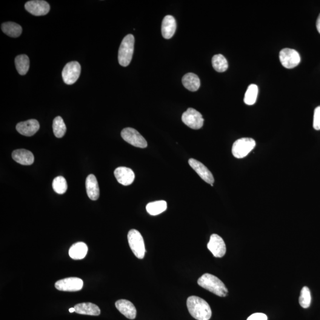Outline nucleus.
<instances>
[{
    "label": "nucleus",
    "instance_id": "23",
    "mask_svg": "<svg viewBox=\"0 0 320 320\" xmlns=\"http://www.w3.org/2000/svg\"><path fill=\"white\" fill-rule=\"evenodd\" d=\"M1 30L5 34L11 38H18L21 35L22 27L16 23L8 22L1 25Z\"/></svg>",
    "mask_w": 320,
    "mask_h": 320
},
{
    "label": "nucleus",
    "instance_id": "10",
    "mask_svg": "<svg viewBox=\"0 0 320 320\" xmlns=\"http://www.w3.org/2000/svg\"><path fill=\"white\" fill-rule=\"evenodd\" d=\"M55 286L59 291L76 292L81 290L83 287V281L78 278H68L57 281Z\"/></svg>",
    "mask_w": 320,
    "mask_h": 320
},
{
    "label": "nucleus",
    "instance_id": "8",
    "mask_svg": "<svg viewBox=\"0 0 320 320\" xmlns=\"http://www.w3.org/2000/svg\"><path fill=\"white\" fill-rule=\"evenodd\" d=\"M279 59L283 66L288 69H291L298 66L301 61V57L296 51L285 48L280 52Z\"/></svg>",
    "mask_w": 320,
    "mask_h": 320
},
{
    "label": "nucleus",
    "instance_id": "14",
    "mask_svg": "<svg viewBox=\"0 0 320 320\" xmlns=\"http://www.w3.org/2000/svg\"><path fill=\"white\" fill-rule=\"evenodd\" d=\"M39 122L36 119H30L28 121L19 123L16 125V130L22 135L31 136L35 135L39 130Z\"/></svg>",
    "mask_w": 320,
    "mask_h": 320
},
{
    "label": "nucleus",
    "instance_id": "26",
    "mask_svg": "<svg viewBox=\"0 0 320 320\" xmlns=\"http://www.w3.org/2000/svg\"><path fill=\"white\" fill-rule=\"evenodd\" d=\"M212 64L214 69L219 73L225 72L228 67L227 59L221 54H218L213 56Z\"/></svg>",
    "mask_w": 320,
    "mask_h": 320
},
{
    "label": "nucleus",
    "instance_id": "32",
    "mask_svg": "<svg viewBox=\"0 0 320 320\" xmlns=\"http://www.w3.org/2000/svg\"><path fill=\"white\" fill-rule=\"evenodd\" d=\"M247 320H267V317L263 313H255L250 316Z\"/></svg>",
    "mask_w": 320,
    "mask_h": 320
},
{
    "label": "nucleus",
    "instance_id": "17",
    "mask_svg": "<svg viewBox=\"0 0 320 320\" xmlns=\"http://www.w3.org/2000/svg\"><path fill=\"white\" fill-rule=\"evenodd\" d=\"M177 24L174 17L168 15L164 17L161 25V33L163 38L169 39L176 32Z\"/></svg>",
    "mask_w": 320,
    "mask_h": 320
},
{
    "label": "nucleus",
    "instance_id": "24",
    "mask_svg": "<svg viewBox=\"0 0 320 320\" xmlns=\"http://www.w3.org/2000/svg\"><path fill=\"white\" fill-rule=\"evenodd\" d=\"M167 202L164 201H159L150 202L147 204L146 210L151 215L156 216L161 213L167 210Z\"/></svg>",
    "mask_w": 320,
    "mask_h": 320
},
{
    "label": "nucleus",
    "instance_id": "21",
    "mask_svg": "<svg viewBox=\"0 0 320 320\" xmlns=\"http://www.w3.org/2000/svg\"><path fill=\"white\" fill-rule=\"evenodd\" d=\"M182 83L187 89L196 91L201 86V81L198 76L193 73H187L182 78Z\"/></svg>",
    "mask_w": 320,
    "mask_h": 320
},
{
    "label": "nucleus",
    "instance_id": "28",
    "mask_svg": "<svg viewBox=\"0 0 320 320\" xmlns=\"http://www.w3.org/2000/svg\"><path fill=\"white\" fill-rule=\"evenodd\" d=\"M258 87L256 84H251L248 86L245 93L244 102L247 105H253L255 104L258 95Z\"/></svg>",
    "mask_w": 320,
    "mask_h": 320
},
{
    "label": "nucleus",
    "instance_id": "12",
    "mask_svg": "<svg viewBox=\"0 0 320 320\" xmlns=\"http://www.w3.org/2000/svg\"><path fill=\"white\" fill-rule=\"evenodd\" d=\"M25 9L33 16H45L49 13L50 5L43 0H33L25 4Z\"/></svg>",
    "mask_w": 320,
    "mask_h": 320
},
{
    "label": "nucleus",
    "instance_id": "33",
    "mask_svg": "<svg viewBox=\"0 0 320 320\" xmlns=\"http://www.w3.org/2000/svg\"><path fill=\"white\" fill-rule=\"evenodd\" d=\"M316 27L317 30H318L320 34V14H319L318 19L317 20Z\"/></svg>",
    "mask_w": 320,
    "mask_h": 320
},
{
    "label": "nucleus",
    "instance_id": "27",
    "mask_svg": "<svg viewBox=\"0 0 320 320\" xmlns=\"http://www.w3.org/2000/svg\"><path fill=\"white\" fill-rule=\"evenodd\" d=\"M53 127L54 135L57 138H62L66 133V126L61 116H57L54 119Z\"/></svg>",
    "mask_w": 320,
    "mask_h": 320
},
{
    "label": "nucleus",
    "instance_id": "5",
    "mask_svg": "<svg viewBox=\"0 0 320 320\" xmlns=\"http://www.w3.org/2000/svg\"><path fill=\"white\" fill-rule=\"evenodd\" d=\"M256 147V141L250 138H240L234 143L232 148L233 156L237 159H243Z\"/></svg>",
    "mask_w": 320,
    "mask_h": 320
},
{
    "label": "nucleus",
    "instance_id": "29",
    "mask_svg": "<svg viewBox=\"0 0 320 320\" xmlns=\"http://www.w3.org/2000/svg\"><path fill=\"white\" fill-rule=\"evenodd\" d=\"M53 187L56 193L62 195L66 192L68 188L66 180L62 176L56 177L53 179Z\"/></svg>",
    "mask_w": 320,
    "mask_h": 320
},
{
    "label": "nucleus",
    "instance_id": "11",
    "mask_svg": "<svg viewBox=\"0 0 320 320\" xmlns=\"http://www.w3.org/2000/svg\"><path fill=\"white\" fill-rule=\"evenodd\" d=\"M207 247L215 258H222L226 253V245L224 240L217 234H213L211 236Z\"/></svg>",
    "mask_w": 320,
    "mask_h": 320
},
{
    "label": "nucleus",
    "instance_id": "3",
    "mask_svg": "<svg viewBox=\"0 0 320 320\" xmlns=\"http://www.w3.org/2000/svg\"><path fill=\"white\" fill-rule=\"evenodd\" d=\"M135 38L133 35L126 36L120 46L118 52V61L122 67H127L132 60Z\"/></svg>",
    "mask_w": 320,
    "mask_h": 320
},
{
    "label": "nucleus",
    "instance_id": "15",
    "mask_svg": "<svg viewBox=\"0 0 320 320\" xmlns=\"http://www.w3.org/2000/svg\"><path fill=\"white\" fill-rule=\"evenodd\" d=\"M115 178L119 183L124 186H128L133 184L135 180V174L131 168L125 167L117 168L114 172Z\"/></svg>",
    "mask_w": 320,
    "mask_h": 320
},
{
    "label": "nucleus",
    "instance_id": "31",
    "mask_svg": "<svg viewBox=\"0 0 320 320\" xmlns=\"http://www.w3.org/2000/svg\"><path fill=\"white\" fill-rule=\"evenodd\" d=\"M313 127L317 131L320 130V106L314 110Z\"/></svg>",
    "mask_w": 320,
    "mask_h": 320
},
{
    "label": "nucleus",
    "instance_id": "6",
    "mask_svg": "<svg viewBox=\"0 0 320 320\" xmlns=\"http://www.w3.org/2000/svg\"><path fill=\"white\" fill-rule=\"evenodd\" d=\"M183 122L193 130H199L203 127L204 119L201 113L193 108H188L182 115Z\"/></svg>",
    "mask_w": 320,
    "mask_h": 320
},
{
    "label": "nucleus",
    "instance_id": "1",
    "mask_svg": "<svg viewBox=\"0 0 320 320\" xmlns=\"http://www.w3.org/2000/svg\"><path fill=\"white\" fill-rule=\"evenodd\" d=\"M187 307L190 315L198 320H209L212 316L210 305L204 299L191 296L187 299Z\"/></svg>",
    "mask_w": 320,
    "mask_h": 320
},
{
    "label": "nucleus",
    "instance_id": "22",
    "mask_svg": "<svg viewBox=\"0 0 320 320\" xmlns=\"http://www.w3.org/2000/svg\"><path fill=\"white\" fill-rule=\"evenodd\" d=\"M88 252V247L83 242L74 244L69 250V255L74 260L83 259Z\"/></svg>",
    "mask_w": 320,
    "mask_h": 320
},
{
    "label": "nucleus",
    "instance_id": "16",
    "mask_svg": "<svg viewBox=\"0 0 320 320\" xmlns=\"http://www.w3.org/2000/svg\"><path fill=\"white\" fill-rule=\"evenodd\" d=\"M115 306L120 313L127 318L133 320L136 316V310L132 302L126 299H120L115 303Z\"/></svg>",
    "mask_w": 320,
    "mask_h": 320
},
{
    "label": "nucleus",
    "instance_id": "20",
    "mask_svg": "<svg viewBox=\"0 0 320 320\" xmlns=\"http://www.w3.org/2000/svg\"><path fill=\"white\" fill-rule=\"evenodd\" d=\"M76 313L83 315L98 316L101 314V310L96 305L92 303H81L77 304L75 307Z\"/></svg>",
    "mask_w": 320,
    "mask_h": 320
},
{
    "label": "nucleus",
    "instance_id": "9",
    "mask_svg": "<svg viewBox=\"0 0 320 320\" xmlns=\"http://www.w3.org/2000/svg\"><path fill=\"white\" fill-rule=\"evenodd\" d=\"M81 73V66L78 62L68 63L62 70V76L65 84L71 85L75 83Z\"/></svg>",
    "mask_w": 320,
    "mask_h": 320
},
{
    "label": "nucleus",
    "instance_id": "13",
    "mask_svg": "<svg viewBox=\"0 0 320 320\" xmlns=\"http://www.w3.org/2000/svg\"><path fill=\"white\" fill-rule=\"evenodd\" d=\"M188 164L196 171L197 174L201 177L202 180H204L207 184H209L213 187L214 178L213 174L204 164L193 159H190L188 160Z\"/></svg>",
    "mask_w": 320,
    "mask_h": 320
},
{
    "label": "nucleus",
    "instance_id": "4",
    "mask_svg": "<svg viewBox=\"0 0 320 320\" xmlns=\"http://www.w3.org/2000/svg\"><path fill=\"white\" fill-rule=\"evenodd\" d=\"M128 242L131 249L137 258L142 259L144 258L145 247L144 239L138 231L131 230L128 234Z\"/></svg>",
    "mask_w": 320,
    "mask_h": 320
},
{
    "label": "nucleus",
    "instance_id": "2",
    "mask_svg": "<svg viewBox=\"0 0 320 320\" xmlns=\"http://www.w3.org/2000/svg\"><path fill=\"white\" fill-rule=\"evenodd\" d=\"M198 284L204 289L219 296H226L228 290L224 283L216 276L205 273L198 279Z\"/></svg>",
    "mask_w": 320,
    "mask_h": 320
},
{
    "label": "nucleus",
    "instance_id": "18",
    "mask_svg": "<svg viewBox=\"0 0 320 320\" xmlns=\"http://www.w3.org/2000/svg\"><path fill=\"white\" fill-rule=\"evenodd\" d=\"M87 193L88 197L92 201H96L99 198L100 190L98 181L95 176L90 174L85 181Z\"/></svg>",
    "mask_w": 320,
    "mask_h": 320
},
{
    "label": "nucleus",
    "instance_id": "7",
    "mask_svg": "<svg viewBox=\"0 0 320 320\" xmlns=\"http://www.w3.org/2000/svg\"><path fill=\"white\" fill-rule=\"evenodd\" d=\"M122 138L134 147L144 148L147 147L146 140L138 131L132 128H127L121 132Z\"/></svg>",
    "mask_w": 320,
    "mask_h": 320
},
{
    "label": "nucleus",
    "instance_id": "19",
    "mask_svg": "<svg viewBox=\"0 0 320 320\" xmlns=\"http://www.w3.org/2000/svg\"><path fill=\"white\" fill-rule=\"evenodd\" d=\"M12 158L18 163L24 165H30L34 162V156L30 151L25 149L14 150Z\"/></svg>",
    "mask_w": 320,
    "mask_h": 320
},
{
    "label": "nucleus",
    "instance_id": "25",
    "mask_svg": "<svg viewBox=\"0 0 320 320\" xmlns=\"http://www.w3.org/2000/svg\"><path fill=\"white\" fill-rule=\"evenodd\" d=\"M15 65L17 71L22 76L26 75L30 67V60L27 55H20L16 56Z\"/></svg>",
    "mask_w": 320,
    "mask_h": 320
},
{
    "label": "nucleus",
    "instance_id": "34",
    "mask_svg": "<svg viewBox=\"0 0 320 320\" xmlns=\"http://www.w3.org/2000/svg\"><path fill=\"white\" fill-rule=\"evenodd\" d=\"M69 311L71 313H73L74 312H76L75 308H71L69 309Z\"/></svg>",
    "mask_w": 320,
    "mask_h": 320
},
{
    "label": "nucleus",
    "instance_id": "30",
    "mask_svg": "<svg viewBox=\"0 0 320 320\" xmlns=\"http://www.w3.org/2000/svg\"><path fill=\"white\" fill-rule=\"evenodd\" d=\"M299 302L302 308H307L310 306L311 296L309 288L307 287L302 288L300 294Z\"/></svg>",
    "mask_w": 320,
    "mask_h": 320
}]
</instances>
